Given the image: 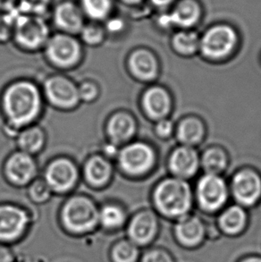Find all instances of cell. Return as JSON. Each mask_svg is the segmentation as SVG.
Listing matches in <instances>:
<instances>
[{"instance_id": "3957f363", "label": "cell", "mask_w": 261, "mask_h": 262, "mask_svg": "<svg viewBox=\"0 0 261 262\" xmlns=\"http://www.w3.org/2000/svg\"><path fill=\"white\" fill-rule=\"evenodd\" d=\"M99 209L86 196H73L64 202L60 211V223L74 236L90 234L99 227Z\"/></svg>"}, {"instance_id": "d6986e66", "label": "cell", "mask_w": 261, "mask_h": 262, "mask_svg": "<svg viewBox=\"0 0 261 262\" xmlns=\"http://www.w3.org/2000/svg\"><path fill=\"white\" fill-rule=\"evenodd\" d=\"M201 159L196 149L191 146L181 145L171 153L168 167L173 177L186 180L197 173Z\"/></svg>"}, {"instance_id": "603a6c76", "label": "cell", "mask_w": 261, "mask_h": 262, "mask_svg": "<svg viewBox=\"0 0 261 262\" xmlns=\"http://www.w3.org/2000/svg\"><path fill=\"white\" fill-rule=\"evenodd\" d=\"M125 209L117 204H106L99 209V227L106 232H117L125 228L128 222Z\"/></svg>"}, {"instance_id": "277c9868", "label": "cell", "mask_w": 261, "mask_h": 262, "mask_svg": "<svg viewBox=\"0 0 261 262\" xmlns=\"http://www.w3.org/2000/svg\"><path fill=\"white\" fill-rule=\"evenodd\" d=\"M50 31L45 18L18 13L14 23L13 38L25 50H39L50 39Z\"/></svg>"}, {"instance_id": "6da1fadb", "label": "cell", "mask_w": 261, "mask_h": 262, "mask_svg": "<svg viewBox=\"0 0 261 262\" xmlns=\"http://www.w3.org/2000/svg\"><path fill=\"white\" fill-rule=\"evenodd\" d=\"M2 105L4 113L11 124L21 127L39 117L42 108V99L34 83L19 81L6 89Z\"/></svg>"}, {"instance_id": "ffe728a7", "label": "cell", "mask_w": 261, "mask_h": 262, "mask_svg": "<svg viewBox=\"0 0 261 262\" xmlns=\"http://www.w3.org/2000/svg\"><path fill=\"white\" fill-rule=\"evenodd\" d=\"M145 113L154 120L165 119L172 110V99L166 90L153 86L148 89L141 99Z\"/></svg>"}, {"instance_id": "4316f807", "label": "cell", "mask_w": 261, "mask_h": 262, "mask_svg": "<svg viewBox=\"0 0 261 262\" xmlns=\"http://www.w3.org/2000/svg\"><path fill=\"white\" fill-rule=\"evenodd\" d=\"M141 252V249L128 238H121L110 248V261L139 262Z\"/></svg>"}, {"instance_id": "4dcf8cb0", "label": "cell", "mask_w": 261, "mask_h": 262, "mask_svg": "<svg viewBox=\"0 0 261 262\" xmlns=\"http://www.w3.org/2000/svg\"><path fill=\"white\" fill-rule=\"evenodd\" d=\"M106 32L105 27L99 23L91 21L90 24H85L79 34L85 44L89 46H97L104 41Z\"/></svg>"}, {"instance_id": "60d3db41", "label": "cell", "mask_w": 261, "mask_h": 262, "mask_svg": "<svg viewBox=\"0 0 261 262\" xmlns=\"http://www.w3.org/2000/svg\"><path fill=\"white\" fill-rule=\"evenodd\" d=\"M149 1L157 8L166 9L173 6L177 0H149Z\"/></svg>"}, {"instance_id": "7402d4cb", "label": "cell", "mask_w": 261, "mask_h": 262, "mask_svg": "<svg viewBox=\"0 0 261 262\" xmlns=\"http://www.w3.org/2000/svg\"><path fill=\"white\" fill-rule=\"evenodd\" d=\"M107 135L115 145L129 142L136 133V122L130 114L120 112L111 117L106 125Z\"/></svg>"}, {"instance_id": "ab89813d", "label": "cell", "mask_w": 261, "mask_h": 262, "mask_svg": "<svg viewBox=\"0 0 261 262\" xmlns=\"http://www.w3.org/2000/svg\"><path fill=\"white\" fill-rule=\"evenodd\" d=\"M18 0H0V12L17 10Z\"/></svg>"}, {"instance_id": "1f68e13d", "label": "cell", "mask_w": 261, "mask_h": 262, "mask_svg": "<svg viewBox=\"0 0 261 262\" xmlns=\"http://www.w3.org/2000/svg\"><path fill=\"white\" fill-rule=\"evenodd\" d=\"M53 0H18L17 11L21 14L43 16L49 12Z\"/></svg>"}, {"instance_id": "5bb4252c", "label": "cell", "mask_w": 261, "mask_h": 262, "mask_svg": "<svg viewBox=\"0 0 261 262\" xmlns=\"http://www.w3.org/2000/svg\"><path fill=\"white\" fill-rule=\"evenodd\" d=\"M44 92L50 104L60 110H72L81 101L77 86L64 76L48 79Z\"/></svg>"}, {"instance_id": "d590c367", "label": "cell", "mask_w": 261, "mask_h": 262, "mask_svg": "<svg viewBox=\"0 0 261 262\" xmlns=\"http://www.w3.org/2000/svg\"><path fill=\"white\" fill-rule=\"evenodd\" d=\"M79 89V95L80 99L85 102H92L94 101L99 95V89L96 84L91 82H86L82 83Z\"/></svg>"}, {"instance_id": "f546056e", "label": "cell", "mask_w": 261, "mask_h": 262, "mask_svg": "<svg viewBox=\"0 0 261 262\" xmlns=\"http://www.w3.org/2000/svg\"><path fill=\"white\" fill-rule=\"evenodd\" d=\"M201 165L206 174L220 176L228 165L227 155L220 148L208 149L201 157Z\"/></svg>"}, {"instance_id": "e575fe53", "label": "cell", "mask_w": 261, "mask_h": 262, "mask_svg": "<svg viewBox=\"0 0 261 262\" xmlns=\"http://www.w3.org/2000/svg\"><path fill=\"white\" fill-rule=\"evenodd\" d=\"M18 12H0V42H6L13 37V28Z\"/></svg>"}, {"instance_id": "f35d334b", "label": "cell", "mask_w": 261, "mask_h": 262, "mask_svg": "<svg viewBox=\"0 0 261 262\" xmlns=\"http://www.w3.org/2000/svg\"><path fill=\"white\" fill-rule=\"evenodd\" d=\"M15 255L9 245L0 243V262H14Z\"/></svg>"}, {"instance_id": "9a60e30c", "label": "cell", "mask_w": 261, "mask_h": 262, "mask_svg": "<svg viewBox=\"0 0 261 262\" xmlns=\"http://www.w3.org/2000/svg\"><path fill=\"white\" fill-rule=\"evenodd\" d=\"M78 176L77 167L70 160L59 158L47 167L44 180L52 191L64 193L75 186Z\"/></svg>"}, {"instance_id": "b9f144b4", "label": "cell", "mask_w": 261, "mask_h": 262, "mask_svg": "<svg viewBox=\"0 0 261 262\" xmlns=\"http://www.w3.org/2000/svg\"><path fill=\"white\" fill-rule=\"evenodd\" d=\"M236 262H261V254L250 253L241 257Z\"/></svg>"}, {"instance_id": "4fadbf2b", "label": "cell", "mask_w": 261, "mask_h": 262, "mask_svg": "<svg viewBox=\"0 0 261 262\" xmlns=\"http://www.w3.org/2000/svg\"><path fill=\"white\" fill-rule=\"evenodd\" d=\"M202 8L198 0H177L168 14L159 18L163 28L177 27L180 30H191L201 20Z\"/></svg>"}, {"instance_id": "7a4b0ae2", "label": "cell", "mask_w": 261, "mask_h": 262, "mask_svg": "<svg viewBox=\"0 0 261 262\" xmlns=\"http://www.w3.org/2000/svg\"><path fill=\"white\" fill-rule=\"evenodd\" d=\"M193 201L190 184L175 177L160 182L152 194L155 212L173 222L191 214Z\"/></svg>"}, {"instance_id": "ba28073f", "label": "cell", "mask_w": 261, "mask_h": 262, "mask_svg": "<svg viewBox=\"0 0 261 262\" xmlns=\"http://www.w3.org/2000/svg\"><path fill=\"white\" fill-rule=\"evenodd\" d=\"M172 234L179 247L195 251L208 241V226L201 216L191 213L173 222Z\"/></svg>"}, {"instance_id": "44dd1931", "label": "cell", "mask_w": 261, "mask_h": 262, "mask_svg": "<svg viewBox=\"0 0 261 262\" xmlns=\"http://www.w3.org/2000/svg\"><path fill=\"white\" fill-rule=\"evenodd\" d=\"M128 66L135 78L149 82L159 75V63L154 54L147 50H137L130 54Z\"/></svg>"}, {"instance_id": "74e56055", "label": "cell", "mask_w": 261, "mask_h": 262, "mask_svg": "<svg viewBox=\"0 0 261 262\" xmlns=\"http://www.w3.org/2000/svg\"><path fill=\"white\" fill-rule=\"evenodd\" d=\"M106 25H104L106 32L110 33H119L124 31L125 24L123 19L118 17H110L106 21Z\"/></svg>"}, {"instance_id": "ac0fdd59", "label": "cell", "mask_w": 261, "mask_h": 262, "mask_svg": "<svg viewBox=\"0 0 261 262\" xmlns=\"http://www.w3.org/2000/svg\"><path fill=\"white\" fill-rule=\"evenodd\" d=\"M5 173L13 184L23 186L34 181L37 165L32 155L19 151L8 158L5 166Z\"/></svg>"}, {"instance_id": "e0dca14e", "label": "cell", "mask_w": 261, "mask_h": 262, "mask_svg": "<svg viewBox=\"0 0 261 262\" xmlns=\"http://www.w3.org/2000/svg\"><path fill=\"white\" fill-rule=\"evenodd\" d=\"M53 23L61 32L76 35L85 24V15L79 3L73 0H63L54 7Z\"/></svg>"}, {"instance_id": "cb8c5ba5", "label": "cell", "mask_w": 261, "mask_h": 262, "mask_svg": "<svg viewBox=\"0 0 261 262\" xmlns=\"http://www.w3.org/2000/svg\"><path fill=\"white\" fill-rule=\"evenodd\" d=\"M84 174L89 184L95 187H102L112 177V166L101 156H93L85 165Z\"/></svg>"}, {"instance_id": "7c38bea8", "label": "cell", "mask_w": 261, "mask_h": 262, "mask_svg": "<svg viewBox=\"0 0 261 262\" xmlns=\"http://www.w3.org/2000/svg\"><path fill=\"white\" fill-rule=\"evenodd\" d=\"M231 191L236 204L252 208L261 200V177L251 169L239 171L233 176Z\"/></svg>"}, {"instance_id": "5b68a950", "label": "cell", "mask_w": 261, "mask_h": 262, "mask_svg": "<svg viewBox=\"0 0 261 262\" xmlns=\"http://www.w3.org/2000/svg\"><path fill=\"white\" fill-rule=\"evenodd\" d=\"M237 42L238 35L232 26L214 25L201 36L200 51L208 59L221 60L233 53Z\"/></svg>"}, {"instance_id": "7bdbcfd3", "label": "cell", "mask_w": 261, "mask_h": 262, "mask_svg": "<svg viewBox=\"0 0 261 262\" xmlns=\"http://www.w3.org/2000/svg\"><path fill=\"white\" fill-rule=\"evenodd\" d=\"M120 1L128 7H135V6L140 5L143 0H120Z\"/></svg>"}, {"instance_id": "9c48e42d", "label": "cell", "mask_w": 261, "mask_h": 262, "mask_svg": "<svg viewBox=\"0 0 261 262\" xmlns=\"http://www.w3.org/2000/svg\"><path fill=\"white\" fill-rule=\"evenodd\" d=\"M32 223L26 209L12 204L0 205V243L13 245L25 237Z\"/></svg>"}, {"instance_id": "d4e9b609", "label": "cell", "mask_w": 261, "mask_h": 262, "mask_svg": "<svg viewBox=\"0 0 261 262\" xmlns=\"http://www.w3.org/2000/svg\"><path fill=\"white\" fill-rule=\"evenodd\" d=\"M205 133L206 130L204 124L199 118L194 117H186L178 124L177 139L183 145L193 147L203 140Z\"/></svg>"}, {"instance_id": "f1b7e54d", "label": "cell", "mask_w": 261, "mask_h": 262, "mask_svg": "<svg viewBox=\"0 0 261 262\" xmlns=\"http://www.w3.org/2000/svg\"><path fill=\"white\" fill-rule=\"evenodd\" d=\"M201 37L191 30H180L173 36L172 45L177 53L190 56L200 50Z\"/></svg>"}, {"instance_id": "30bf717a", "label": "cell", "mask_w": 261, "mask_h": 262, "mask_svg": "<svg viewBox=\"0 0 261 262\" xmlns=\"http://www.w3.org/2000/svg\"><path fill=\"white\" fill-rule=\"evenodd\" d=\"M46 56L57 68H69L77 64L81 57V46L74 35L59 32L50 36L45 45Z\"/></svg>"}, {"instance_id": "d6a6232c", "label": "cell", "mask_w": 261, "mask_h": 262, "mask_svg": "<svg viewBox=\"0 0 261 262\" xmlns=\"http://www.w3.org/2000/svg\"><path fill=\"white\" fill-rule=\"evenodd\" d=\"M139 262H177V259L166 247L152 245L141 252Z\"/></svg>"}, {"instance_id": "2e32d148", "label": "cell", "mask_w": 261, "mask_h": 262, "mask_svg": "<svg viewBox=\"0 0 261 262\" xmlns=\"http://www.w3.org/2000/svg\"><path fill=\"white\" fill-rule=\"evenodd\" d=\"M250 224L247 209L238 204L226 207L219 213L215 226L221 236L239 238L244 235Z\"/></svg>"}, {"instance_id": "8992f818", "label": "cell", "mask_w": 261, "mask_h": 262, "mask_svg": "<svg viewBox=\"0 0 261 262\" xmlns=\"http://www.w3.org/2000/svg\"><path fill=\"white\" fill-rule=\"evenodd\" d=\"M229 190L222 177L205 174L197 184L195 198L198 206L206 214L219 213L226 208Z\"/></svg>"}, {"instance_id": "8d00e7d4", "label": "cell", "mask_w": 261, "mask_h": 262, "mask_svg": "<svg viewBox=\"0 0 261 262\" xmlns=\"http://www.w3.org/2000/svg\"><path fill=\"white\" fill-rule=\"evenodd\" d=\"M173 130V124L172 121L168 119H162L158 121V124L156 125V133L161 138H167L172 135Z\"/></svg>"}, {"instance_id": "8fae6325", "label": "cell", "mask_w": 261, "mask_h": 262, "mask_svg": "<svg viewBox=\"0 0 261 262\" xmlns=\"http://www.w3.org/2000/svg\"><path fill=\"white\" fill-rule=\"evenodd\" d=\"M120 167L126 174L141 176L154 167L156 155L150 146L144 142H134L124 146L118 156Z\"/></svg>"}, {"instance_id": "83f0119b", "label": "cell", "mask_w": 261, "mask_h": 262, "mask_svg": "<svg viewBox=\"0 0 261 262\" xmlns=\"http://www.w3.org/2000/svg\"><path fill=\"white\" fill-rule=\"evenodd\" d=\"M17 144L20 151L30 155L40 151L45 144V134L38 126H32L21 131L17 138Z\"/></svg>"}, {"instance_id": "836d02e7", "label": "cell", "mask_w": 261, "mask_h": 262, "mask_svg": "<svg viewBox=\"0 0 261 262\" xmlns=\"http://www.w3.org/2000/svg\"><path fill=\"white\" fill-rule=\"evenodd\" d=\"M52 190L44 179H37L32 182L29 188V197L36 203L48 202L52 194Z\"/></svg>"}, {"instance_id": "484cf974", "label": "cell", "mask_w": 261, "mask_h": 262, "mask_svg": "<svg viewBox=\"0 0 261 262\" xmlns=\"http://www.w3.org/2000/svg\"><path fill=\"white\" fill-rule=\"evenodd\" d=\"M79 5L85 17L96 23L106 21L114 9V0H80Z\"/></svg>"}, {"instance_id": "52a82bcc", "label": "cell", "mask_w": 261, "mask_h": 262, "mask_svg": "<svg viewBox=\"0 0 261 262\" xmlns=\"http://www.w3.org/2000/svg\"><path fill=\"white\" fill-rule=\"evenodd\" d=\"M126 238L141 249L154 245L160 234L159 216L152 209H141L128 220Z\"/></svg>"}]
</instances>
